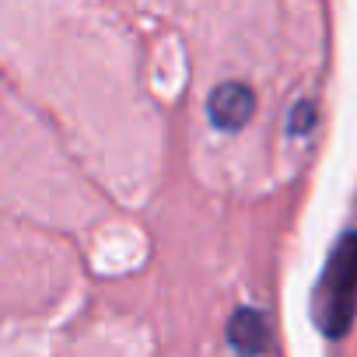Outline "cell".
I'll return each mask as SVG.
<instances>
[{
  "label": "cell",
  "mask_w": 357,
  "mask_h": 357,
  "mask_svg": "<svg viewBox=\"0 0 357 357\" xmlns=\"http://www.w3.org/2000/svg\"><path fill=\"white\" fill-rule=\"evenodd\" d=\"M354 315H357V231H347L333 245L319 273L312 294V319L329 340H340L354 326Z\"/></svg>",
  "instance_id": "cell-1"
},
{
  "label": "cell",
  "mask_w": 357,
  "mask_h": 357,
  "mask_svg": "<svg viewBox=\"0 0 357 357\" xmlns=\"http://www.w3.org/2000/svg\"><path fill=\"white\" fill-rule=\"evenodd\" d=\"M252 112H256V95H252V88L242 84V81H225V84H218V88L211 91V98H207V116H211V123H214L218 130H228V133L242 130V126L252 119Z\"/></svg>",
  "instance_id": "cell-2"
},
{
  "label": "cell",
  "mask_w": 357,
  "mask_h": 357,
  "mask_svg": "<svg viewBox=\"0 0 357 357\" xmlns=\"http://www.w3.org/2000/svg\"><path fill=\"white\" fill-rule=\"evenodd\" d=\"M228 343L242 357H259L270 350V322L256 308H238L228 322Z\"/></svg>",
  "instance_id": "cell-3"
},
{
  "label": "cell",
  "mask_w": 357,
  "mask_h": 357,
  "mask_svg": "<svg viewBox=\"0 0 357 357\" xmlns=\"http://www.w3.org/2000/svg\"><path fill=\"white\" fill-rule=\"evenodd\" d=\"M312 123H315V109H312L308 102H298V105H294V116H291V133L298 137V133H305Z\"/></svg>",
  "instance_id": "cell-4"
}]
</instances>
